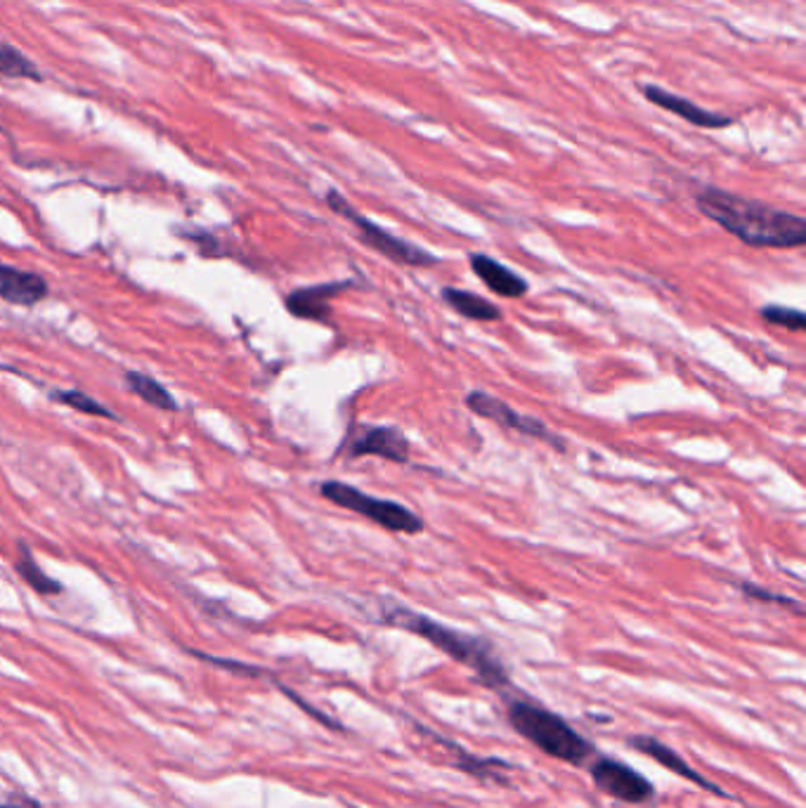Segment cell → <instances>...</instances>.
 I'll list each match as a JSON object with an SVG mask.
<instances>
[{
  "label": "cell",
  "instance_id": "6da1fadb",
  "mask_svg": "<svg viewBox=\"0 0 806 808\" xmlns=\"http://www.w3.org/2000/svg\"><path fill=\"white\" fill-rule=\"evenodd\" d=\"M696 203L702 215L752 248H799L806 244V220L769 203L731 195L720 187L702 189Z\"/></svg>",
  "mask_w": 806,
  "mask_h": 808
},
{
  "label": "cell",
  "instance_id": "7a4b0ae2",
  "mask_svg": "<svg viewBox=\"0 0 806 808\" xmlns=\"http://www.w3.org/2000/svg\"><path fill=\"white\" fill-rule=\"evenodd\" d=\"M384 622L427 639L437 651H443L452 659H457V663L471 667L490 688H502L509 683L506 669L492 653L488 641L471 634H462V631L440 624L427 614H419L414 610L395 604L384 606Z\"/></svg>",
  "mask_w": 806,
  "mask_h": 808
},
{
  "label": "cell",
  "instance_id": "3957f363",
  "mask_svg": "<svg viewBox=\"0 0 806 808\" xmlns=\"http://www.w3.org/2000/svg\"><path fill=\"white\" fill-rule=\"evenodd\" d=\"M509 722L525 740H530L541 752L568 763H582L592 754V745L580 733L568 726L561 716L537 707L525 700L513 702L509 707Z\"/></svg>",
  "mask_w": 806,
  "mask_h": 808
},
{
  "label": "cell",
  "instance_id": "277c9868",
  "mask_svg": "<svg viewBox=\"0 0 806 808\" xmlns=\"http://www.w3.org/2000/svg\"><path fill=\"white\" fill-rule=\"evenodd\" d=\"M319 494L329 499L331 504L341 506L346 511H353L358 513V516H364L366 520L376 523L378 527H384V530L388 532L419 535L427 530V523H423V518L412 508H407L398 502H390V499H378L372 494H364L362 490L353 488V484H346L341 480L322 482Z\"/></svg>",
  "mask_w": 806,
  "mask_h": 808
},
{
  "label": "cell",
  "instance_id": "5b68a950",
  "mask_svg": "<svg viewBox=\"0 0 806 808\" xmlns=\"http://www.w3.org/2000/svg\"><path fill=\"white\" fill-rule=\"evenodd\" d=\"M327 203H329V209L334 213L343 215L346 220H350V223L358 227V239L364 246L374 248L376 254L390 258L393 262H400V266H407V268H433L440 262V258L433 256L431 251H427V248H421V246L407 242V239H400L398 234H393L381 225H376L374 220L364 218L360 211H355L353 206L348 203L346 197H341L339 192H336V189H329Z\"/></svg>",
  "mask_w": 806,
  "mask_h": 808
},
{
  "label": "cell",
  "instance_id": "8992f818",
  "mask_svg": "<svg viewBox=\"0 0 806 808\" xmlns=\"http://www.w3.org/2000/svg\"><path fill=\"white\" fill-rule=\"evenodd\" d=\"M464 405L474 411L476 417L480 419H488L497 425H502V429H509V431H516L521 435H527V437H537L541 440V443L551 445L553 449L559 452H565V440L559 437L556 433H551L547 429L545 421H539L535 417H527V414H521V411L513 409L511 405H506L504 400L494 398V395L490 393H482V390H471L466 395Z\"/></svg>",
  "mask_w": 806,
  "mask_h": 808
},
{
  "label": "cell",
  "instance_id": "52a82bcc",
  "mask_svg": "<svg viewBox=\"0 0 806 808\" xmlns=\"http://www.w3.org/2000/svg\"><path fill=\"white\" fill-rule=\"evenodd\" d=\"M592 777L600 792L627 804H646L655 795L646 777L615 759H598L592 769Z\"/></svg>",
  "mask_w": 806,
  "mask_h": 808
},
{
  "label": "cell",
  "instance_id": "ba28073f",
  "mask_svg": "<svg viewBox=\"0 0 806 808\" xmlns=\"http://www.w3.org/2000/svg\"><path fill=\"white\" fill-rule=\"evenodd\" d=\"M641 93H643V97L651 102V105L665 109V112H671L674 116H679V119H684L686 124H691L696 128L722 130V128H728L731 124H736L733 116L720 114V112H710L705 107L696 105V102H691V99L665 91V87H659V85H643Z\"/></svg>",
  "mask_w": 806,
  "mask_h": 808
},
{
  "label": "cell",
  "instance_id": "9c48e42d",
  "mask_svg": "<svg viewBox=\"0 0 806 808\" xmlns=\"http://www.w3.org/2000/svg\"><path fill=\"white\" fill-rule=\"evenodd\" d=\"M350 457H378L393 464L409 461V440L407 435L395 429V425H374V429L364 431L350 445Z\"/></svg>",
  "mask_w": 806,
  "mask_h": 808
},
{
  "label": "cell",
  "instance_id": "30bf717a",
  "mask_svg": "<svg viewBox=\"0 0 806 808\" xmlns=\"http://www.w3.org/2000/svg\"><path fill=\"white\" fill-rule=\"evenodd\" d=\"M353 286H355L353 279H343V282H327V284H317V286L296 289L287 296V311L299 319L329 321L331 298Z\"/></svg>",
  "mask_w": 806,
  "mask_h": 808
},
{
  "label": "cell",
  "instance_id": "8fae6325",
  "mask_svg": "<svg viewBox=\"0 0 806 808\" xmlns=\"http://www.w3.org/2000/svg\"><path fill=\"white\" fill-rule=\"evenodd\" d=\"M48 296L46 277L14 266H0V301L32 307Z\"/></svg>",
  "mask_w": 806,
  "mask_h": 808
},
{
  "label": "cell",
  "instance_id": "7c38bea8",
  "mask_svg": "<svg viewBox=\"0 0 806 808\" xmlns=\"http://www.w3.org/2000/svg\"><path fill=\"white\" fill-rule=\"evenodd\" d=\"M471 270L476 272V277L480 279L482 284L497 293V296L523 298L527 293V289H530V284H527L521 274H516L511 268L502 266L500 260H494L488 254H474L471 256Z\"/></svg>",
  "mask_w": 806,
  "mask_h": 808
},
{
  "label": "cell",
  "instance_id": "4fadbf2b",
  "mask_svg": "<svg viewBox=\"0 0 806 808\" xmlns=\"http://www.w3.org/2000/svg\"><path fill=\"white\" fill-rule=\"evenodd\" d=\"M632 745H634L636 749H641L643 754H649L651 759H655V761L659 763V766H665V769H669L671 773H677V775L686 777V781L698 783L700 787H705V789L714 792V795H724V792H722L720 787L712 785L710 781H705V777H702L696 769L688 766V763H686L677 752H674V749H669L667 745L657 742L655 738H643V736H641V738H634V740H632Z\"/></svg>",
  "mask_w": 806,
  "mask_h": 808
},
{
  "label": "cell",
  "instance_id": "5bb4252c",
  "mask_svg": "<svg viewBox=\"0 0 806 808\" xmlns=\"http://www.w3.org/2000/svg\"><path fill=\"white\" fill-rule=\"evenodd\" d=\"M440 296L452 307L454 313H459L466 319L474 321H500L502 319V311L497 307L492 301L478 296L474 291H464V289H454V286H445L440 291Z\"/></svg>",
  "mask_w": 806,
  "mask_h": 808
},
{
  "label": "cell",
  "instance_id": "9a60e30c",
  "mask_svg": "<svg viewBox=\"0 0 806 808\" xmlns=\"http://www.w3.org/2000/svg\"><path fill=\"white\" fill-rule=\"evenodd\" d=\"M126 384H128L130 393H136L138 398L147 405H152L156 409H164V411L178 409V402H175L173 395L152 376L140 374V372H128Z\"/></svg>",
  "mask_w": 806,
  "mask_h": 808
},
{
  "label": "cell",
  "instance_id": "2e32d148",
  "mask_svg": "<svg viewBox=\"0 0 806 808\" xmlns=\"http://www.w3.org/2000/svg\"><path fill=\"white\" fill-rule=\"evenodd\" d=\"M17 575L32 586V589L40 596H55L62 594V584L55 582L52 577H48L46 572L40 570V565L34 561L32 551H28L24 543H20V553H17Z\"/></svg>",
  "mask_w": 806,
  "mask_h": 808
},
{
  "label": "cell",
  "instance_id": "e0dca14e",
  "mask_svg": "<svg viewBox=\"0 0 806 808\" xmlns=\"http://www.w3.org/2000/svg\"><path fill=\"white\" fill-rule=\"evenodd\" d=\"M0 73H3V77H12V79H32V81L43 79L36 65L28 60L26 55L14 50L3 40H0Z\"/></svg>",
  "mask_w": 806,
  "mask_h": 808
},
{
  "label": "cell",
  "instance_id": "ac0fdd59",
  "mask_svg": "<svg viewBox=\"0 0 806 808\" xmlns=\"http://www.w3.org/2000/svg\"><path fill=\"white\" fill-rule=\"evenodd\" d=\"M52 398L57 402H62L71 409L81 411V414H91V417H102V419H116L114 411H109L105 405L97 402L91 395H85L83 390H57L52 393Z\"/></svg>",
  "mask_w": 806,
  "mask_h": 808
},
{
  "label": "cell",
  "instance_id": "d6986e66",
  "mask_svg": "<svg viewBox=\"0 0 806 808\" xmlns=\"http://www.w3.org/2000/svg\"><path fill=\"white\" fill-rule=\"evenodd\" d=\"M761 319L769 321L773 327H783L787 331H802L806 329V315L797 307H785V305H764L759 311Z\"/></svg>",
  "mask_w": 806,
  "mask_h": 808
},
{
  "label": "cell",
  "instance_id": "ffe728a7",
  "mask_svg": "<svg viewBox=\"0 0 806 808\" xmlns=\"http://www.w3.org/2000/svg\"><path fill=\"white\" fill-rule=\"evenodd\" d=\"M743 592H745V596H750V598H757V600H764V604H779V606H785V608H795L797 612L802 610V606L797 604V600H793V598H787V596H775L773 592H767V589H761V586H757V584H743Z\"/></svg>",
  "mask_w": 806,
  "mask_h": 808
},
{
  "label": "cell",
  "instance_id": "44dd1931",
  "mask_svg": "<svg viewBox=\"0 0 806 808\" xmlns=\"http://www.w3.org/2000/svg\"><path fill=\"white\" fill-rule=\"evenodd\" d=\"M0 808H40V804L32 799H12V801H0Z\"/></svg>",
  "mask_w": 806,
  "mask_h": 808
}]
</instances>
